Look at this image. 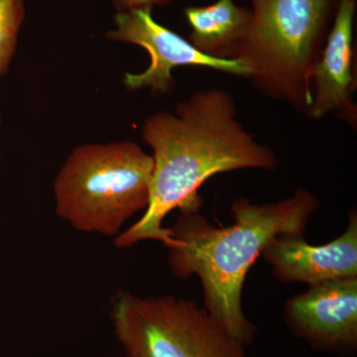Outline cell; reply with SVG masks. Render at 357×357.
Here are the masks:
<instances>
[{"instance_id":"obj_5","label":"cell","mask_w":357,"mask_h":357,"mask_svg":"<svg viewBox=\"0 0 357 357\" xmlns=\"http://www.w3.org/2000/svg\"><path fill=\"white\" fill-rule=\"evenodd\" d=\"M110 318L128 356L246 357L245 345L192 301L121 292Z\"/></svg>"},{"instance_id":"obj_8","label":"cell","mask_w":357,"mask_h":357,"mask_svg":"<svg viewBox=\"0 0 357 357\" xmlns=\"http://www.w3.org/2000/svg\"><path fill=\"white\" fill-rule=\"evenodd\" d=\"M356 0H338L333 25L323 53L312 70V102L305 114L321 119L328 114L356 126V105L352 102L356 89L354 77V22Z\"/></svg>"},{"instance_id":"obj_1","label":"cell","mask_w":357,"mask_h":357,"mask_svg":"<svg viewBox=\"0 0 357 357\" xmlns=\"http://www.w3.org/2000/svg\"><path fill=\"white\" fill-rule=\"evenodd\" d=\"M234 96L225 89H202L181 102L175 114L158 112L145 119L142 137L153 150L150 202L142 217L115 237V246L144 241L172 245L164 220L171 211L198 213L199 188L218 174L243 169L273 171L274 152L260 144L236 119Z\"/></svg>"},{"instance_id":"obj_12","label":"cell","mask_w":357,"mask_h":357,"mask_svg":"<svg viewBox=\"0 0 357 357\" xmlns=\"http://www.w3.org/2000/svg\"><path fill=\"white\" fill-rule=\"evenodd\" d=\"M116 13L131 10V9L145 8V7H163L170 4L173 0H109Z\"/></svg>"},{"instance_id":"obj_6","label":"cell","mask_w":357,"mask_h":357,"mask_svg":"<svg viewBox=\"0 0 357 357\" xmlns=\"http://www.w3.org/2000/svg\"><path fill=\"white\" fill-rule=\"evenodd\" d=\"M151 7L115 14L114 28L107 32L112 41L132 44L145 49L150 65L139 74L126 73L124 84L129 89H149L154 96H165L175 89L174 68L196 66L248 77V70L236 60H222L204 55L177 33L160 24Z\"/></svg>"},{"instance_id":"obj_4","label":"cell","mask_w":357,"mask_h":357,"mask_svg":"<svg viewBox=\"0 0 357 357\" xmlns=\"http://www.w3.org/2000/svg\"><path fill=\"white\" fill-rule=\"evenodd\" d=\"M153 158L133 141L84 144L54 181L56 213L79 231L117 236L147 208Z\"/></svg>"},{"instance_id":"obj_2","label":"cell","mask_w":357,"mask_h":357,"mask_svg":"<svg viewBox=\"0 0 357 357\" xmlns=\"http://www.w3.org/2000/svg\"><path fill=\"white\" fill-rule=\"evenodd\" d=\"M319 208L312 192L299 189L277 203L236 199L231 206L234 223L227 227H213L198 213H184L171 229L169 266L178 279L199 277L204 309L248 347L256 328L243 309L246 275L275 237L303 236Z\"/></svg>"},{"instance_id":"obj_7","label":"cell","mask_w":357,"mask_h":357,"mask_svg":"<svg viewBox=\"0 0 357 357\" xmlns=\"http://www.w3.org/2000/svg\"><path fill=\"white\" fill-rule=\"evenodd\" d=\"M285 321L319 351L344 354L357 347V277L310 286L286 304Z\"/></svg>"},{"instance_id":"obj_13","label":"cell","mask_w":357,"mask_h":357,"mask_svg":"<svg viewBox=\"0 0 357 357\" xmlns=\"http://www.w3.org/2000/svg\"><path fill=\"white\" fill-rule=\"evenodd\" d=\"M126 357H130V356H126Z\"/></svg>"},{"instance_id":"obj_11","label":"cell","mask_w":357,"mask_h":357,"mask_svg":"<svg viewBox=\"0 0 357 357\" xmlns=\"http://www.w3.org/2000/svg\"><path fill=\"white\" fill-rule=\"evenodd\" d=\"M25 15L24 0H0V75L8 72Z\"/></svg>"},{"instance_id":"obj_14","label":"cell","mask_w":357,"mask_h":357,"mask_svg":"<svg viewBox=\"0 0 357 357\" xmlns=\"http://www.w3.org/2000/svg\"></svg>"},{"instance_id":"obj_3","label":"cell","mask_w":357,"mask_h":357,"mask_svg":"<svg viewBox=\"0 0 357 357\" xmlns=\"http://www.w3.org/2000/svg\"><path fill=\"white\" fill-rule=\"evenodd\" d=\"M250 24L234 60L263 96L306 112L311 79L323 53L337 0H250Z\"/></svg>"},{"instance_id":"obj_10","label":"cell","mask_w":357,"mask_h":357,"mask_svg":"<svg viewBox=\"0 0 357 357\" xmlns=\"http://www.w3.org/2000/svg\"><path fill=\"white\" fill-rule=\"evenodd\" d=\"M185 15L192 28L190 43L204 55L234 60L250 24L251 9L234 0H218L208 6H190Z\"/></svg>"},{"instance_id":"obj_9","label":"cell","mask_w":357,"mask_h":357,"mask_svg":"<svg viewBox=\"0 0 357 357\" xmlns=\"http://www.w3.org/2000/svg\"><path fill=\"white\" fill-rule=\"evenodd\" d=\"M282 282L316 285L357 277V215L352 211L347 229L332 243L311 245L303 236L275 237L261 255Z\"/></svg>"}]
</instances>
